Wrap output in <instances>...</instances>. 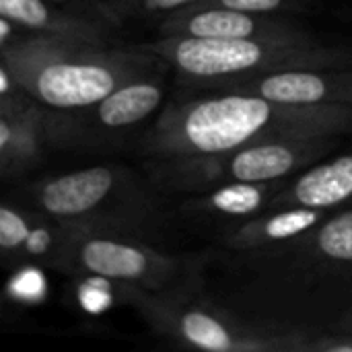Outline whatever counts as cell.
Listing matches in <instances>:
<instances>
[{
	"instance_id": "obj_1",
	"label": "cell",
	"mask_w": 352,
	"mask_h": 352,
	"mask_svg": "<svg viewBox=\"0 0 352 352\" xmlns=\"http://www.w3.org/2000/svg\"><path fill=\"white\" fill-rule=\"evenodd\" d=\"M231 252L192 280L233 316L309 338L352 316V208L289 241Z\"/></svg>"
},
{
	"instance_id": "obj_2",
	"label": "cell",
	"mask_w": 352,
	"mask_h": 352,
	"mask_svg": "<svg viewBox=\"0 0 352 352\" xmlns=\"http://www.w3.org/2000/svg\"><path fill=\"white\" fill-rule=\"evenodd\" d=\"M352 132V107L293 105L241 91H221L173 103L144 136L157 159L229 153L262 140L338 138Z\"/></svg>"
},
{
	"instance_id": "obj_3",
	"label": "cell",
	"mask_w": 352,
	"mask_h": 352,
	"mask_svg": "<svg viewBox=\"0 0 352 352\" xmlns=\"http://www.w3.org/2000/svg\"><path fill=\"white\" fill-rule=\"evenodd\" d=\"M157 56L107 43L64 39L16 29L0 43V66L14 85L50 111H78L122 85L153 76Z\"/></svg>"
},
{
	"instance_id": "obj_4",
	"label": "cell",
	"mask_w": 352,
	"mask_h": 352,
	"mask_svg": "<svg viewBox=\"0 0 352 352\" xmlns=\"http://www.w3.org/2000/svg\"><path fill=\"white\" fill-rule=\"evenodd\" d=\"M144 50L169 62L192 87L206 93L225 85L299 68H351L352 52L320 39H208L159 35Z\"/></svg>"
},
{
	"instance_id": "obj_5",
	"label": "cell",
	"mask_w": 352,
	"mask_h": 352,
	"mask_svg": "<svg viewBox=\"0 0 352 352\" xmlns=\"http://www.w3.org/2000/svg\"><path fill=\"white\" fill-rule=\"evenodd\" d=\"M122 291L155 332L184 346L212 352H287L307 351L309 344V336L272 330L233 316L206 299L192 276L167 291L124 285Z\"/></svg>"
},
{
	"instance_id": "obj_6",
	"label": "cell",
	"mask_w": 352,
	"mask_h": 352,
	"mask_svg": "<svg viewBox=\"0 0 352 352\" xmlns=\"http://www.w3.org/2000/svg\"><path fill=\"white\" fill-rule=\"evenodd\" d=\"M336 138L262 140L229 153L159 159L157 177L169 190H208L229 182H280L283 177L318 163Z\"/></svg>"
},
{
	"instance_id": "obj_7",
	"label": "cell",
	"mask_w": 352,
	"mask_h": 352,
	"mask_svg": "<svg viewBox=\"0 0 352 352\" xmlns=\"http://www.w3.org/2000/svg\"><path fill=\"white\" fill-rule=\"evenodd\" d=\"M54 268L103 278L116 285L167 291L184 285L194 270L177 256L157 252L132 239L97 233L91 227L66 223V235L52 260Z\"/></svg>"
},
{
	"instance_id": "obj_8",
	"label": "cell",
	"mask_w": 352,
	"mask_h": 352,
	"mask_svg": "<svg viewBox=\"0 0 352 352\" xmlns=\"http://www.w3.org/2000/svg\"><path fill=\"white\" fill-rule=\"evenodd\" d=\"M126 173L118 167H87L41 182L35 192V208L60 223L82 225L97 221L109 204L124 200Z\"/></svg>"
},
{
	"instance_id": "obj_9",
	"label": "cell",
	"mask_w": 352,
	"mask_h": 352,
	"mask_svg": "<svg viewBox=\"0 0 352 352\" xmlns=\"http://www.w3.org/2000/svg\"><path fill=\"white\" fill-rule=\"evenodd\" d=\"M159 35L208 39H316L295 21L278 14H258L219 6L192 4L159 19Z\"/></svg>"
},
{
	"instance_id": "obj_10",
	"label": "cell",
	"mask_w": 352,
	"mask_h": 352,
	"mask_svg": "<svg viewBox=\"0 0 352 352\" xmlns=\"http://www.w3.org/2000/svg\"><path fill=\"white\" fill-rule=\"evenodd\" d=\"M241 91L293 105L352 107L351 68H299L225 85L210 93Z\"/></svg>"
},
{
	"instance_id": "obj_11",
	"label": "cell",
	"mask_w": 352,
	"mask_h": 352,
	"mask_svg": "<svg viewBox=\"0 0 352 352\" xmlns=\"http://www.w3.org/2000/svg\"><path fill=\"white\" fill-rule=\"evenodd\" d=\"M47 111L21 89L0 95V169L4 177H16L41 161L43 142L50 136Z\"/></svg>"
},
{
	"instance_id": "obj_12",
	"label": "cell",
	"mask_w": 352,
	"mask_h": 352,
	"mask_svg": "<svg viewBox=\"0 0 352 352\" xmlns=\"http://www.w3.org/2000/svg\"><path fill=\"white\" fill-rule=\"evenodd\" d=\"M0 16L31 33L91 43H109L111 25L95 10L78 12L74 8L56 6L47 0H0Z\"/></svg>"
},
{
	"instance_id": "obj_13",
	"label": "cell",
	"mask_w": 352,
	"mask_h": 352,
	"mask_svg": "<svg viewBox=\"0 0 352 352\" xmlns=\"http://www.w3.org/2000/svg\"><path fill=\"white\" fill-rule=\"evenodd\" d=\"M349 202H352V153L305 169L274 196L268 210L289 206L334 210Z\"/></svg>"
},
{
	"instance_id": "obj_14",
	"label": "cell",
	"mask_w": 352,
	"mask_h": 352,
	"mask_svg": "<svg viewBox=\"0 0 352 352\" xmlns=\"http://www.w3.org/2000/svg\"><path fill=\"white\" fill-rule=\"evenodd\" d=\"M165 89L155 76H144L122 85L99 103L87 107L91 126L101 130L130 128L148 118L163 101Z\"/></svg>"
},
{
	"instance_id": "obj_15",
	"label": "cell",
	"mask_w": 352,
	"mask_h": 352,
	"mask_svg": "<svg viewBox=\"0 0 352 352\" xmlns=\"http://www.w3.org/2000/svg\"><path fill=\"white\" fill-rule=\"evenodd\" d=\"M326 217H330V210L305 208V206L274 208L268 214L254 217L241 227H237L227 237V248L229 250H256V248L289 241L314 229Z\"/></svg>"
},
{
	"instance_id": "obj_16",
	"label": "cell",
	"mask_w": 352,
	"mask_h": 352,
	"mask_svg": "<svg viewBox=\"0 0 352 352\" xmlns=\"http://www.w3.org/2000/svg\"><path fill=\"white\" fill-rule=\"evenodd\" d=\"M285 186L280 182H262V184H250V182H229L217 188H210V192L190 202L192 208L212 214H223L231 219H243L252 217L260 210H268L274 196Z\"/></svg>"
},
{
	"instance_id": "obj_17",
	"label": "cell",
	"mask_w": 352,
	"mask_h": 352,
	"mask_svg": "<svg viewBox=\"0 0 352 352\" xmlns=\"http://www.w3.org/2000/svg\"><path fill=\"white\" fill-rule=\"evenodd\" d=\"M196 2L200 0H89L91 10H95L111 27L136 19H163L165 14Z\"/></svg>"
},
{
	"instance_id": "obj_18",
	"label": "cell",
	"mask_w": 352,
	"mask_h": 352,
	"mask_svg": "<svg viewBox=\"0 0 352 352\" xmlns=\"http://www.w3.org/2000/svg\"><path fill=\"white\" fill-rule=\"evenodd\" d=\"M33 229V219L23 210L2 204L0 208V250L4 256H19L29 233Z\"/></svg>"
},
{
	"instance_id": "obj_19",
	"label": "cell",
	"mask_w": 352,
	"mask_h": 352,
	"mask_svg": "<svg viewBox=\"0 0 352 352\" xmlns=\"http://www.w3.org/2000/svg\"><path fill=\"white\" fill-rule=\"evenodd\" d=\"M196 4L243 10V12H258V14H276L278 10L291 8L295 0H200Z\"/></svg>"
}]
</instances>
